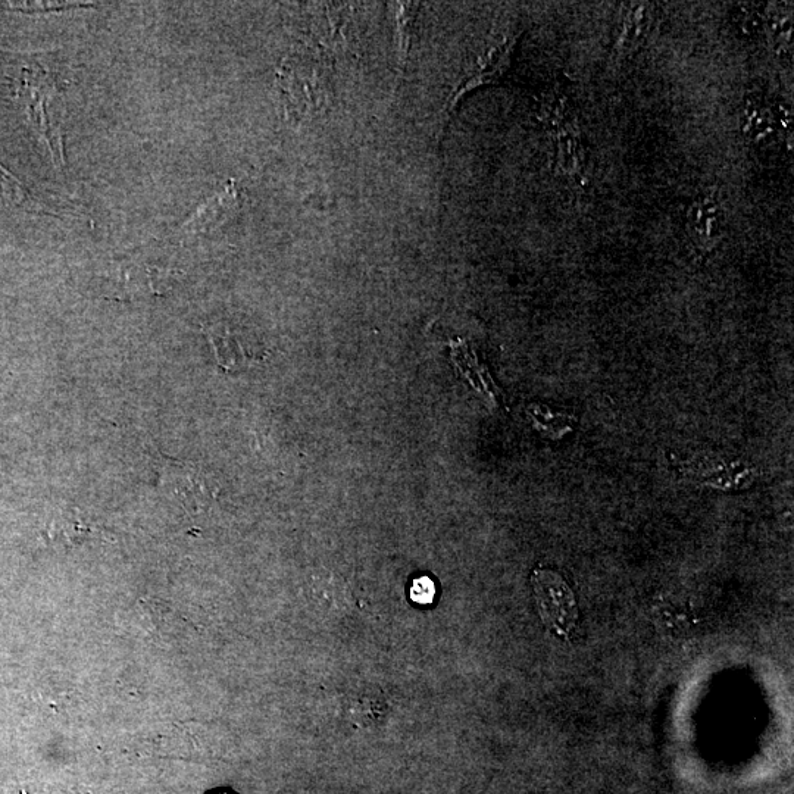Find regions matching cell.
Listing matches in <instances>:
<instances>
[{"label":"cell","instance_id":"6da1fadb","mask_svg":"<svg viewBox=\"0 0 794 794\" xmlns=\"http://www.w3.org/2000/svg\"><path fill=\"white\" fill-rule=\"evenodd\" d=\"M20 98L34 131L49 149L56 164H65V99L52 75L43 70H25Z\"/></svg>","mask_w":794,"mask_h":794},{"label":"cell","instance_id":"7a4b0ae2","mask_svg":"<svg viewBox=\"0 0 794 794\" xmlns=\"http://www.w3.org/2000/svg\"><path fill=\"white\" fill-rule=\"evenodd\" d=\"M158 481L164 492L190 512L202 511L215 493L211 477L198 465L165 456H159Z\"/></svg>","mask_w":794,"mask_h":794},{"label":"cell","instance_id":"3957f363","mask_svg":"<svg viewBox=\"0 0 794 794\" xmlns=\"http://www.w3.org/2000/svg\"><path fill=\"white\" fill-rule=\"evenodd\" d=\"M518 40H520V36L512 37V39H509L508 42L503 43V45L490 50V52L481 59L480 65L475 68L474 73H472L470 77L458 87V90L450 96L449 103H447L446 106L445 118H443L442 130H440V137L445 133L447 121L452 117L453 112H455V109L458 108L459 103L462 102L465 96L470 95L472 90L478 89V87L496 83V81L506 73L509 64H511L512 52H514Z\"/></svg>","mask_w":794,"mask_h":794},{"label":"cell","instance_id":"277c9868","mask_svg":"<svg viewBox=\"0 0 794 794\" xmlns=\"http://www.w3.org/2000/svg\"><path fill=\"white\" fill-rule=\"evenodd\" d=\"M175 275L177 273L174 270L131 262V264H121L115 274V280L121 298H137V296L164 295L173 287Z\"/></svg>","mask_w":794,"mask_h":794},{"label":"cell","instance_id":"5b68a950","mask_svg":"<svg viewBox=\"0 0 794 794\" xmlns=\"http://www.w3.org/2000/svg\"><path fill=\"white\" fill-rule=\"evenodd\" d=\"M240 195L233 183L228 184L223 192L200 205L198 211L189 218L181 230L187 234L205 233L227 223L239 208Z\"/></svg>","mask_w":794,"mask_h":794},{"label":"cell","instance_id":"8992f818","mask_svg":"<svg viewBox=\"0 0 794 794\" xmlns=\"http://www.w3.org/2000/svg\"><path fill=\"white\" fill-rule=\"evenodd\" d=\"M689 231L699 245H715L722 233L720 206L712 199H699L689 212Z\"/></svg>","mask_w":794,"mask_h":794},{"label":"cell","instance_id":"52a82bcc","mask_svg":"<svg viewBox=\"0 0 794 794\" xmlns=\"http://www.w3.org/2000/svg\"><path fill=\"white\" fill-rule=\"evenodd\" d=\"M556 162L562 173L578 178L583 174L584 155L578 125L556 131Z\"/></svg>","mask_w":794,"mask_h":794},{"label":"cell","instance_id":"ba28073f","mask_svg":"<svg viewBox=\"0 0 794 794\" xmlns=\"http://www.w3.org/2000/svg\"><path fill=\"white\" fill-rule=\"evenodd\" d=\"M743 133L746 134L750 142L756 143V145L774 140L775 136H778L777 117H775L774 109L759 100L749 102L745 109V117H743Z\"/></svg>","mask_w":794,"mask_h":794},{"label":"cell","instance_id":"9c48e42d","mask_svg":"<svg viewBox=\"0 0 794 794\" xmlns=\"http://www.w3.org/2000/svg\"><path fill=\"white\" fill-rule=\"evenodd\" d=\"M650 21H652V15H650L649 5H639L631 9L630 14L625 17L624 27H622L617 46H615L614 52L617 53V56L622 58L639 48L640 43L645 39L647 30H649Z\"/></svg>","mask_w":794,"mask_h":794},{"label":"cell","instance_id":"30bf717a","mask_svg":"<svg viewBox=\"0 0 794 794\" xmlns=\"http://www.w3.org/2000/svg\"><path fill=\"white\" fill-rule=\"evenodd\" d=\"M397 42H399L400 67H406L409 49H411L412 28H414L417 3H397L395 6Z\"/></svg>","mask_w":794,"mask_h":794},{"label":"cell","instance_id":"8fae6325","mask_svg":"<svg viewBox=\"0 0 794 794\" xmlns=\"http://www.w3.org/2000/svg\"><path fill=\"white\" fill-rule=\"evenodd\" d=\"M0 190L3 192V198L8 200V202L15 203L18 208H25L28 211L49 212L27 192V189L14 175L9 174L2 167H0Z\"/></svg>","mask_w":794,"mask_h":794},{"label":"cell","instance_id":"7c38bea8","mask_svg":"<svg viewBox=\"0 0 794 794\" xmlns=\"http://www.w3.org/2000/svg\"><path fill=\"white\" fill-rule=\"evenodd\" d=\"M56 527L64 528V540H67V542H78V540L84 539L92 531L90 525L81 521V518L78 517V511H68V509H64V515H62Z\"/></svg>","mask_w":794,"mask_h":794},{"label":"cell","instance_id":"4fadbf2b","mask_svg":"<svg viewBox=\"0 0 794 794\" xmlns=\"http://www.w3.org/2000/svg\"><path fill=\"white\" fill-rule=\"evenodd\" d=\"M436 596V587H434L433 580L428 577H420L414 580L411 587V599L420 605H428L433 602Z\"/></svg>","mask_w":794,"mask_h":794},{"label":"cell","instance_id":"5bb4252c","mask_svg":"<svg viewBox=\"0 0 794 794\" xmlns=\"http://www.w3.org/2000/svg\"><path fill=\"white\" fill-rule=\"evenodd\" d=\"M87 3H67V2H30V3H5V8L17 9V11H53V9L75 8V6H86Z\"/></svg>","mask_w":794,"mask_h":794},{"label":"cell","instance_id":"9a60e30c","mask_svg":"<svg viewBox=\"0 0 794 794\" xmlns=\"http://www.w3.org/2000/svg\"><path fill=\"white\" fill-rule=\"evenodd\" d=\"M212 794H230V793H212Z\"/></svg>","mask_w":794,"mask_h":794}]
</instances>
